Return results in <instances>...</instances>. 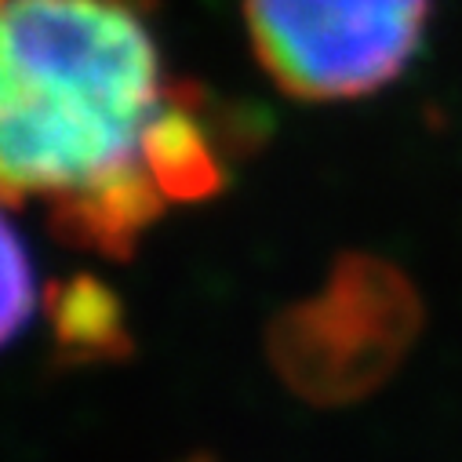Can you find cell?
Here are the masks:
<instances>
[{"mask_svg": "<svg viewBox=\"0 0 462 462\" xmlns=\"http://www.w3.org/2000/svg\"><path fill=\"white\" fill-rule=\"evenodd\" d=\"M266 77L302 102L361 98L415 59L430 0H245Z\"/></svg>", "mask_w": 462, "mask_h": 462, "instance_id": "3957f363", "label": "cell"}, {"mask_svg": "<svg viewBox=\"0 0 462 462\" xmlns=\"http://www.w3.org/2000/svg\"><path fill=\"white\" fill-rule=\"evenodd\" d=\"M161 59L132 0H5L0 175L15 208L135 161Z\"/></svg>", "mask_w": 462, "mask_h": 462, "instance_id": "6da1fadb", "label": "cell"}, {"mask_svg": "<svg viewBox=\"0 0 462 462\" xmlns=\"http://www.w3.org/2000/svg\"><path fill=\"white\" fill-rule=\"evenodd\" d=\"M204 98L208 91L200 84L189 80L168 84L139 143V157L146 171L171 204H204L218 197L226 186L218 143L200 113Z\"/></svg>", "mask_w": 462, "mask_h": 462, "instance_id": "5b68a950", "label": "cell"}, {"mask_svg": "<svg viewBox=\"0 0 462 462\" xmlns=\"http://www.w3.org/2000/svg\"><path fill=\"white\" fill-rule=\"evenodd\" d=\"M48 200V229L62 245L113 263H128L143 234L164 211V193L157 189L143 157Z\"/></svg>", "mask_w": 462, "mask_h": 462, "instance_id": "277c9868", "label": "cell"}, {"mask_svg": "<svg viewBox=\"0 0 462 462\" xmlns=\"http://www.w3.org/2000/svg\"><path fill=\"white\" fill-rule=\"evenodd\" d=\"M422 331V299L393 263L346 252L324 288L266 328L277 379L313 408H346L383 390Z\"/></svg>", "mask_w": 462, "mask_h": 462, "instance_id": "7a4b0ae2", "label": "cell"}, {"mask_svg": "<svg viewBox=\"0 0 462 462\" xmlns=\"http://www.w3.org/2000/svg\"><path fill=\"white\" fill-rule=\"evenodd\" d=\"M44 310L59 368L117 365L135 354L121 295L95 273H73L48 284Z\"/></svg>", "mask_w": 462, "mask_h": 462, "instance_id": "8992f818", "label": "cell"}, {"mask_svg": "<svg viewBox=\"0 0 462 462\" xmlns=\"http://www.w3.org/2000/svg\"><path fill=\"white\" fill-rule=\"evenodd\" d=\"M33 306H37L33 263L19 241V229L8 222L5 226V310H0V335H5V342L19 338V331L33 317Z\"/></svg>", "mask_w": 462, "mask_h": 462, "instance_id": "52a82bcc", "label": "cell"}, {"mask_svg": "<svg viewBox=\"0 0 462 462\" xmlns=\"http://www.w3.org/2000/svg\"><path fill=\"white\" fill-rule=\"evenodd\" d=\"M186 462H215L211 455H193V458H186Z\"/></svg>", "mask_w": 462, "mask_h": 462, "instance_id": "ba28073f", "label": "cell"}]
</instances>
